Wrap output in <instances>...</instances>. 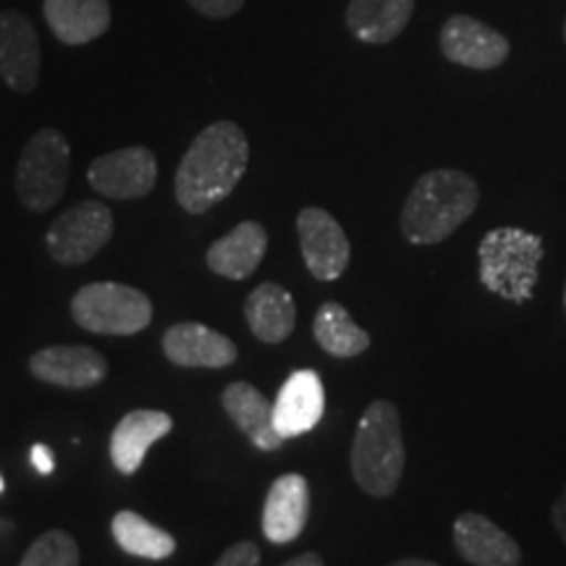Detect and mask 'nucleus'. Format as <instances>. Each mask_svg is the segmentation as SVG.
Wrapping results in <instances>:
<instances>
[{"mask_svg":"<svg viewBox=\"0 0 566 566\" xmlns=\"http://www.w3.org/2000/svg\"><path fill=\"white\" fill-rule=\"evenodd\" d=\"M250 166V142L242 126L216 122L197 134L176 171L174 195L181 210L202 216L221 205Z\"/></svg>","mask_w":566,"mask_h":566,"instance_id":"1","label":"nucleus"},{"mask_svg":"<svg viewBox=\"0 0 566 566\" xmlns=\"http://www.w3.org/2000/svg\"><path fill=\"white\" fill-rule=\"evenodd\" d=\"M480 189L470 174L436 168L417 179L401 210V233L412 244H441L478 210Z\"/></svg>","mask_w":566,"mask_h":566,"instance_id":"2","label":"nucleus"},{"mask_svg":"<svg viewBox=\"0 0 566 566\" xmlns=\"http://www.w3.org/2000/svg\"><path fill=\"white\" fill-rule=\"evenodd\" d=\"M407 464L401 417L391 401L378 399L365 409L352 443V478L373 499H388L401 483Z\"/></svg>","mask_w":566,"mask_h":566,"instance_id":"3","label":"nucleus"},{"mask_svg":"<svg viewBox=\"0 0 566 566\" xmlns=\"http://www.w3.org/2000/svg\"><path fill=\"white\" fill-rule=\"evenodd\" d=\"M480 281L488 292L512 304L533 300L537 268L543 260V239L525 229H493L478 247Z\"/></svg>","mask_w":566,"mask_h":566,"instance_id":"4","label":"nucleus"},{"mask_svg":"<svg viewBox=\"0 0 566 566\" xmlns=\"http://www.w3.org/2000/svg\"><path fill=\"white\" fill-rule=\"evenodd\" d=\"M71 317L90 334L134 336L153 323V302L126 283L97 281L71 296Z\"/></svg>","mask_w":566,"mask_h":566,"instance_id":"5","label":"nucleus"},{"mask_svg":"<svg viewBox=\"0 0 566 566\" xmlns=\"http://www.w3.org/2000/svg\"><path fill=\"white\" fill-rule=\"evenodd\" d=\"M71 171V145L53 126L34 132L17 163V197L27 210L48 212L61 202Z\"/></svg>","mask_w":566,"mask_h":566,"instance_id":"6","label":"nucleus"},{"mask_svg":"<svg viewBox=\"0 0 566 566\" xmlns=\"http://www.w3.org/2000/svg\"><path fill=\"white\" fill-rule=\"evenodd\" d=\"M116 231V218L108 205L97 200H84L74 208L63 210L45 233L48 254L59 265H84L103 252Z\"/></svg>","mask_w":566,"mask_h":566,"instance_id":"7","label":"nucleus"},{"mask_svg":"<svg viewBox=\"0 0 566 566\" xmlns=\"http://www.w3.org/2000/svg\"><path fill=\"white\" fill-rule=\"evenodd\" d=\"M87 181L108 200H142L158 184V158L150 147H122L92 160Z\"/></svg>","mask_w":566,"mask_h":566,"instance_id":"8","label":"nucleus"},{"mask_svg":"<svg viewBox=\"0 0 566 566\" xmlns=\"http://www.w3.org/2000/svg\"><path fill=\"white\" fill-rule=\"evenodd\" d=\"M304 265L317 281L342 279L352 260V244L342 223L323 208H304L296 216Z\"/></svg>","mask_w":566,"mask_h":566,"instance_id":"9","label":"nucleus"},{"mask_svg":"<svg viewBox=\"0 0 566 566\" xmlns=\"http://www.w3.org/2000/svg\"><path fill=\"white\" fill-rule=\"evenodd\" d=\"M42 51L32 19L17 9L0 11V80L17 95H30L40 82Z\"/></svg>","mask_w":566,"mask_h":566,"instance_id":"10","label":"nucleus"},{"mask_svg":"<svg viewBox=\"0 0 566 566\" xmlns=\"http://www.w3.org/2000/svg\"><path fill=\"white\" fill-rule=\"evenodd\" d=\"M30 373L42 384L69 388V391H84V388L103 384L105 375H108V359L92 346L55 344L32 354Z\"/></svg>","mask_w":566,"mask_h":566,"instance_id":"11","label":"nucleus"},{"mask_svg":"<svg viewBox=\"0 0 566 566\" xmlns=\"http://www.w3.org/2000/svg\"><path fill=\"white\" fill-rule=\"evenodd\" d=\"M441 51L451 63L488 71L506 61L509 40L483 24V21L457 13L443 24Z\"/></svg>","mask_w":566,"mask_h":566,"instance_id":"12","label":"nucleus"},{"mask_svg":"<svg viewBox=\"0 0 566 566\" xmlns=\"http://www.w3.org/2000/svg\"><path fill=\"white\" fill-rule=\"evenodd\" d=\"M163 354L168 363L179 367H205V370H223L237 363L239 349L229 336L218 334L202 323H176L163 336Z\"/></svg>","mask_w":566,"mask_h":566,"instance_id":"13","label":"nucleus"},{"mask_svg":"<svg viewBox=\"0 0 566 566\" xmlns=\"http://www.w3.org/2000/svg\"><path fill=\"white\" fill-rule=\"evenodd\" d=\"M325 388L315 370H296L273 401V422L283 441L304 436L323 420Z\"/></svg>","mask_w":566,"mask_h":566,"instance_id":"14","label":"nucleus"},{"mask_svg":"<svg viewBox=\"0 0 566 566\" xmlns=\"http://www.w3.org/2000/svg\"><path fill=\"white\" fill-rule=\"evenodd\" d=\"M310 485L296 472L281 475L268 488L263 506V535L275 546L294 543L310 522Z\"/></svg>","mask_w":566,"mask_h":566,"instance_id":"15","label":"nucleus"},{"mask_svg":"<svg viewBox=\"0 0 566 566\" xmlns=\"http://www.w3.org/2000/svg\"><path fill=\"white\" fill-rule=\"evenodd\" d=\"M457 554L472 566H520L522 548L485 514L464 512L454 522Z\"/></svg>","mask_w":566,"mask_h":566,"instance_id":"16","label":"nucleus"},{"mask_svg":"<svg viewBox=\"0 0 566 566\" xmlns=\"http://www.w3.org/2000/svg\"><path fill=\"white\" fill-rule=\"evenodd\" d=\"M174 430V417L160 409H134L116 422L111 433V462L122 475H134L147 451Z\"/></svg>","mask_w":566,"mask_h":566,"instance_id":"17","label":"nucleus"},{"mask_svg":"<svg viewBox=\"0 0 566 566\" xmlns=\"http://www.w3.org/2000/svg\"><path fill=\"white\" fill-rule=\"evenodd\" d=\"M221 405L242 436L260 451H279L283 438L273 422V401L247 380H233L223 388Z\"/></svg>","mask_w":566,"mask_h":566,"instance_id":"18","label":"nucleus"},{"mask_svg":"<svg viewBox=\"0 0 566 566\" xmlns=\"http://www.w3.org/2000/svg\"><path fill=\"white\" fill-rule=\"evenodd\" d=\"M268 252V231L258 221H242L208 247V268L221 279L244 281L258 271Z\"/></svg>","mask_w":566,"mask_h":566,"instance_id":"19","label":"nucleus"},{"mask_svg":"<svg viewBox=\"0 0 566 566\" xmlns=\"http://www.w3.org/2000/svg\"><path fill=\"white\" fill-rule=\"evenodd\" d=\"M42 13L63 45H90L111 30L108 0H42Z\"/></svg>","mask_w":566,"mask_h":566,"instance_id":"20","label":"nucleus"},{"mask_svg":"<svg viewBox=\"0 0 566 566\" xmlns=\"http://www.w3.org/2000/svg\"><path fill=\"white\" fill-rule=\"evenodd\" d=\"M244 317L254 338L263 344H283L296 328L294 296L281 283H260L244 302Z\"/></svg>","mask_w":566,"mask_h":566,"instance_id":"21","label":"nucleus"},{"mask_svg":"<svg viewBox=\"0 0 566 566\" xmlns=\"http://www.w3.org/2000/svg\"><path fill=\"white\" fill-rule=\"evenodd\" d=\"M415 0H349L346 27L359 42L386 45L407 30Z\"/></svg>","mask_w":566,"mask_h":566,"instance_id":"22","label":"nucleus"},{"mask_svg":"<svg viewBox=\"0 0 566 566\" xmlns=\"http://www.w3.org/2000/svg\"><path fill=\"white\" fill-rule=\"evenodd\" d=\"M313 336L325 354L336 359H354L370 349V334L359 328L342 302H323L313 321Z\"/></svg>","mask_w":566,"mask_h":566,"instance_id":"23","label":"nucleus"},{"mask_svg":"<svg viewBox=\"0 0 566 566\" xmlns=\"http://www.w3.org/2000/svg\"><path fill=\"white\" fill-rule=\"evenodd\" d=\"M111 533L113 541L118 543V548L129 556L166 562V558L176 554V537L168 530L153 525L142 514L129 512V509L113 516Z\"/></svg>","mask_w":566,"mask_h":566,"instance_id":"24","label":"nucleus"},{"mask_svg":"<svg viewBox=\"0 0 566 566\" xmlns=\"http://www.w3.org/2000/svg\"><path fill=\"white\" fill-rule=\"evenodd\" d=\"M82 551L76 537L66 530H48L27 548L19 566H80Z\"/></svg>","mask_w":566,"mask_h":566,"instance_id":"25","label":"nucleus"},{"mask_svg":"<svg viewBox=\"0 0 566 566\" xmlns=\"http://www.w3.org/2000/svg\"><path fill=\"white\" fill-rule=\"evenodd\" d=\"M212 566H263V554H260L258 543L239 541L226 548Z\"/></svg>","mask_w":566,"mask_h":566,"instance_id":"26","label":"nucleus"},{"mask_svg":"<svg viewBox=\"0 0 566 566\" xmlns=\"http://www.w3.org/2000/svg\"><path fill=\"white\" fill-rule=\"evenodd\" d=\"M187 3L208 19H229L242 9L247 0H187Z\"/></svg>","mask_w":566,"mask_h":566,"instance_id":"27","label":"nucleus"},{"mask_svg":"<svg viewBox=\"0 0 566 566\" xmlns=\"http://www.w3.org/2000/svg\"><path fill=\"white\" fill-rule=\"evenodd\" d=\"M32 464H34V470L40 472V475H53L55 462H53L51 449H48L45 443H34L32 446Z\"/></svg>","mask_w":566,"mask_h":566,"instance_id":"28","label":"nucleus"},{"mask_svg":"<svg viewBox=\"0 0 566 566\" xmlns=\"http://www.w3.org/2000/svg\"><path fill=\"white\" fill-rule=\"evenodd\" d=\"M551 520H554L556 533L562 535V541L566 546V485H564L562 495H558V499L554 501V509H551Z\"/></svg>","mask_w":566,"mask_h":566,"instance_id":"29","label":"nucleus"},{"mask_svg":"<svg viewBox=\"0 0 566 566\" xmlns=\"http://www.w3.org/2000/svg\"><path fill=\"white\" fill-rule=\"evenodd\" d=\"M281 566H325V562H323L321 554H315V551H307V554L294 556L292 562H286V564H281Z\"/></svg>","mask_w":566,"mask_h":566,"instance_id":"30","label":"nucleus"},{"mask_svg":"<svg viewBox=\"0 0 566 566\" xmlns=\"http://www.w3.org/2000/svg\"><path fill=\"white\" fill-rule=\"evenodd\" d=\"M388 566H441V564L428 562V558H415V556H409V558H399V562H394V564H388Z\"/></svg>","mask_w":566,"mask_h":566,"instance_id":"31","label":"nucleus"},{"mask_svg":"<svg viewBox=\"0 0 566 566\" xmlns=\"http://www.w3.org/2000/svg\"><path fill=\"white\" fill-rule=\"evenodd\" d=\"M0 493H3V478H0Z\"/></svg>","mask_w":566,"mask_h":566,"instance_id":"32","label":"nucleus"},{"mask_svg":"<svg viewBox=\"0 0 566 566\" xmlns=\"http://www.w3.org/2000/svg\"><path fill=\"white\" fill-rule=\"evenodd\" d=\"M564 310H566V286H564Z\"/></svg>","mask_w":566,"mask_h":566,"instance_id":"33","label":"nucleus"},{"mask_svg":"<svg viewBox=\"0 0 566 566\" xmlns=\"http://www.w3.org/2000/svg\"><path fill=\"white\" fill-rule=\"evenodd\" d=\"M564 38H566V24H564Z\"/></svg>","mask_w":566,"mask_h":566,"instance_id":"34","label":"nucleus"}]
</instances>
